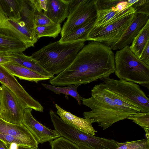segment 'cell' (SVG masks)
<instances>
[{
	"instance_id": "1",
	"label": "cell",
	"mask_w": 149,
	"mask_h": 149,
	"mask_svg": "<svg viewBox=\"0 0 149 149\" xmlns=\"http://www.w3.org/2000/svg\"><path fill=\"white\" fill-rule=\"evenodd\" d=\"M115 70L114 54L110 47L93 41L84 46L70 65L49 82L55 86H79L109 77Z\"/></svg>"
},
{
	"instance_id": "2",
	"label": "cell",
	"mask_w": 149,
	"mask_h": 149,
	"mask_svg": "<svg viewBox=\"0 0 149 149\" xmlns=\"http://www.w3.org/2000/svg\"><path fill=\"white\" fill-rule=\"evenodd\" d=\"M91 96L88 98L81 97L83 104L91 111L84 112V118L92 119L103 130L113 124L127 119L137 112L128 111L118 106L104 90L102 83L95 85L91 91Z\"/></svg>"
},
{
	"instance_id": "3",
	"label": "cell",
	"mask_w": 149,
	"mask_h": 149,
	"mask_svg": "<svg viewBox=\"0 0 149 149\" xmlns=\"http://www.w3.org/2000/svg\"><path fill=\"white\" fill-rule=\"evenodd\" d=\"M85 42L61 43L58 41L51 42L31 56L46 71L53 75H58L72 62Z\"/></svg>"
},
{
	"instance_id": "4",
	"label": "cell",
	"mask_w": 149,
	"mask_h": 149,
	"mask_svg": "<svg viewBox=\"0 0 149 149\" xmlns=\"http://www.w3.org/2000/svg\"><path fill=\"white\" fill-rule=\"evenodd\" d=\"M116 76L120 80L137 83L149 89V66L126 46L114 55Z\"/></svg>"
},
{
	"instance_id": "5",
	"label": "cell",
	"mask_w": 149,
	"mask_h": 149,
	"mask_svg": "<svg viewBox=\"0 0 149 149\" xmlns=\"http://www.w3.org/2000/svg\"><path fill=\"white\" fill-rule=\"evenodd\" d=\"M105 87L141 112H149V99L137 84L109 77L100 79Z\"/></svg>"
},
{
	"instance_id": "6",
	"label": "cell",
	"mask_w": 149,
	"mask_h": 149,
	"mask_svg": "<svg viewBox=\"0 0 149 149\" xmlns=\"http://www.w3.org/2000/svg\"><path fill=\"white\" fill-rule=\"evenodd\" d=\"M135 15H127L103 27H93L88 35L87 40L111 47L119 40L132 22Z\"/></svg>"
},
{
	"instance_id": "7",
	"label": "cell",
	"mask_w": 149,
	"mask_h": 149,
	"mask_svg": "<svg viewBox=\"0 0 149 149\" xmlns=\"http://www.w3.org/2000/svg\"><path fill=\"white\" fill-rule=\"evenodd\" d=\"M96 0H83L68 14L61 32V37L72 31L86 22L97 17Z\"/></svg>"
},
{
	"instance_id": "8",
	"label": "cell",
	"mask_w": 149,
	"mask_h": 149,
	"mask_svg": "<svg viewBox=\"0 0 149 149\" xmlns=\"http://www.w3.org/2000/svg\"><path fill=\"white\" fill-rule=\"evenodd\" d=\"M15 95L4 85L0 86V118L8 122L22 123L25 110Z\"/></svg>"
},
{
	"instance_id": "9",
	"label": "cell",
	"mask_w": 149,
	"mask_h": 149,
	"mask_svg": "<svg viewBox=\"0 0 149 149\" xmlns=\"http://www.w3.org/2000/svg\"><path fill=\"white\" fill-rule=\"evenodd\" d=\"M0 35L19 40L27 48L34 47L38 40L23 22L10 19L5 14L0 5Z\"/></svg>"
},
{
	"instance_id": "10",
	"label": "cell",
	"mask_w": 149,
	"mask_h": 149,
	"mask_svg": "<svg viewBox=\"0 0 149 149\" xmlns=\"http://www.w3.org/2000/svg\"><path fill=\"white\" fill-rule=\"evenodd\" d=\"M0 83L15 95L25 109L31 108L37 111H43V107L41 104L31 97L14 76L0 65Z\"/></svg>"
},
{
	"instance_id": "11",
	"label": "cell",
	"mask_w": 149,
	"mask_h": 149,
	"mask_svg": "<svg viewBox=\"0 0 149 149\" xmlns=\"http://www.w3.org/2000/svg\"><path fill=\"white\" fill-rule=\"evenodd\" d=\"M32 109L31 108L25 109L22 123L32 133L38 144L49 142L61 136L55 130L46 127L35 119L32 114Z\"/></svg>"
},
{
	"instance_id": "12",
	"label": "cell",
	"mask_w": 149,
	"mask_h": 149,
	"mask_svg": "<svg viewBox=\"0 0 149 149\" xmlns=\"http://www.w3.org/2000/svg\"><path fill=\"white\" fill-rule=\"evenodd\" d=\"M149 15L135 14L134 18L119 40L110 47L112 50H119L129 46L149 20Z\"/></svg>"
},
{
	"instance_id": "13",
	"label": "cell",
	"mask_w": 149,
	"mask_h": 149,
	"mask_svg": "<svg viewBox=\"0 0 149 149\" xmlns=\"http://www.w3.org/2000/svg\"><path fill=\"white\" fill-rule=\"evenodd\" d=\"M0 133L9 134L25 142L30 147L38 148L36 139L29 129L22 123H11L0 118Z\"/></svg>"
},
{
	"instance_id": "14",
	"label": "cell",
	"mask_w": 149,
	"mask_h": 149,
	"mask_svg": "<svg viewBox=\"0 0 149 149\" xmlns=\"http://www.w3.org/2000/svg\"><path fill=\"white\" fill-rule=\"evenodd\" d=\"M0 56L6 58L11 62L29 69L38 74L52 79L54 75L43 68L31 56L24 54L22 52H0Z\"/></svg>"
},
{
	"instance_id": "15",
	"label": "cell",
	"mask_w": 149,
	"mask_h": 149,
	"mask_svg": "<svg viewBox=\"0 0 149 149\" xmlns=\"http://www.w3.org/2000/svg\"><path fill=\"white\" fill-rule=\"evenodd\" d=\"M55 106L57 109L56 113L68 124L82 132L93 135H95L97 132L92 126V119L78 117L63 109L57 104H55Z\"/></svg>"
},
{
	"instance_id": "16",
	"label": "cell",
	"mask_w": 149,
	"mask_h": 149,
	"mask_svg": "<svg viewBox=\"0 0 149 149\" xmlns=\"http://www.w3.org/2000/svg\"><path fill=\"white\" fill-rule=\"evenodd\" d=\"M70 0H47V10L44 13L53 22L60 24L68 15Z\"/></svg>"
},
{
	"instance_id": "17",
	"label": "cell",
	"mask_w": 149,
	"mask_h": 149,
	"mask_svg": "<svg viewBox=\"0 0 149 149\" xmlns=\"http://www.w3.org/2000/svg\"><path fill=\"white\" fill-rule=\"evenodd\" d=\"M12 74L23 79L37 83L43 80L51 79L50 77L41 75L29 69L11 61L1 65Z\"/></svg>"
},
{
	"instance_id": "18",
	"label": "cell",
	"mask_w": 149,
	"mask_h": 149,
	"mask_svg": "<svg viewBox=\"0 0 149 149\" xmlns=\"http://www.w3.org/2000/svg\"><path fill=\"white\" fill-rule=\"evenodd\" d=\"M135 13L132 6L120 11L112 9L98 11L96 19L93 27H103L111 24L127 15Z\"/></svg>"
},
{
	"instance_id": "19",
	"label": "cell",
	"mask_w": 149,
	"mask_h": 149,
	"mask_svg": "<svg viewBox=\"0 0 149 149\" xmlns=\"http://www.w3.org/2000/svg\"><path fill=\"white\" fill-rule=\"evenodd\" d=\"M37 9L42 10L39 0H22L20 21L23 22L31 31L34 27V17Z\"/></svg>"
},
{
	"instance_id": "20",
	"label": "cell",
	"mask_w": 149,
	"mask_h": 149,
	"mask_svg": "<svg viewBox=\"0 0 149 149\" xmlns=\"http://www.w3.org/2000/svg\"><path fill=\"white\" fill-rule=\"evenodd\" d=\"M96 19L89 21L70 33L61 37L59 42L70 43L87 41L88 35L93 27Z\"/></svg>"
},
{
	"instance_id": "21",
	"label": "cell",
	"mask_w": 149,
	"mask_h": 149,
	"mask_svg": "<svg viewBox=\"0 0 149 149\" xmlns=\"http://www.w3.org/2000/svg\"><path fill=\"white\" fill-rule=\"evenodd\" d=\"M149 42V20L133 39L130 47L139 59L144 47Z\"/></svg>"
},
{
	"instance_id": "22",
	"label": "cell",
	"mask_w": 149,
	"mask_h": 149,
	"mask_svg": "<svg viewBox=\"0 0 149 149\" xmlns=\"http://www.w3.org/2000/svg\"><path fill=\"white\" fill-rule=\"evenodd\" d=\"M22 0H0V5L8 17L20 21Z\"/></svg>"
},
{
	"instance_id": "23",
	"label": "cell",
	"mask_w": 149,
	"mask_h": 149,
	"mask_svg": "<svg viewBox=\"0 0 149 149\" xmlns=\"http://www.w3.org/2000/svg\"><path fill=\"white\" fill-rule=\"evenodd\" d=\"M27 49L20 40L0 35V52H22Z\"/></svg>"
},
{
	"instance_id": "24",
	"label": "cell",
	"mask_w": 149,
	"mask_h": 149,
	"mask_svg": "<svg viewBox=\"0 0 149 149\" xmlns=\"http://www.w3.org/2000/svg\"><path fill=\"white\" fill-rule=\"evenodd\" d=\"M61 29L60 24L54 22L48 25L35 26L32 32L38 39L43 37L55 38L61 33Z\"/></svg>"
},
{
	"instance_id": "25",
	"label": "cell",
	"mask_w": 149,
	"mask_h": 149,
	"mask_svg": "<svg viewBox=\"0 0 149 149\" xmlns=\"http://www.w3.org/2000/svg\"><path fill=\"white\" fill-rule=\"evenodd\" d=\"M42 85L46 88L50 90L54 93L58 95L61 93L64 94L67 100L68 99V95L71 96L77 101L78 104L80 105L81 103V96L77 91V88L79 86L78 85H69L65 87H58L53 85L42 83Z\"/></svg>"
},
{
	"instance_id": "26",
	"label": "cell",
	"mask_w": 149,
	"mask_h": 149,
	"mask_svg": "<svg viewBox=\"0 0 149 149\" xmlns=\"http://www.w3.org/2000/svg\"><path fill=\"white\" fill-rule=\"evenodd\" d=\"M127 119L132 120L143 128L147 139L149 140V112H137Z\"/></svg>"
},
{
	"instance_id": "27",
	"label": "cell",
	"mask_w": 149,
	"mask_h": 149,
	"mask_svg": "<svg viewBox=\"0 0 149 149\" xmlns=\"http://www.w3.org/2000/svg\"><path fill=\"white\" fill-rule=\"evenodd\" d=\"M117 143L118 147L116 149H149V140L147 139Z\"/></svg>"
},
{
	"instance_id": "28",
	"label": "cell",
	"mask_w": 149,
	"mask_h": 149,
	"mask_svg": "<svg viewBox=\"0 0 149 149\" xmlns=\"http://www.w3.org/2000/svg\"><path fill=\"white\" fill-rule=\"evenodd\" d=\"M51 149H79L77 146L62 136L49 142Z\"/></svg>"
},
{
	"instance_id": "29",
	"label": "cell",
	"mask_w": 149,
	"mask_h": 149,
	"mask_svg": "<svg viewBox=\"0 0 149 149\" xmlns=\"http://www.w3.org/2000/svg\"><path fill=\"white\" fill-rule=\"evenodd\" d=\"M132 6L135 11V13L149 15V0H137Z\"/></svg>"
},
{
	"instance_id": "30",
	"label": "cell",
	"mask_w": 149,
	"mask_h": 149,
	"mask_svg": "<svg viewBox=\"0 0 149 149\" xmlns=\"http://www.w3.org/2000/svg\"><path fill=\"white\" fill-rule=\"evenodd\" d=\"M53 23L42 11L36 10L34 17V27L48 25Z\"/></svg>"
},
{
	"instance_id": "31",
	"label": "cell",
	"mask_w": 149,
	"mask_h": 149,
	"mask_svg": "<svg viewBox=\"0 0 149 149\" xmlns=\"http://www.w3.org/2000/svg\"><path fill=\"white\" fill-rule=\"evenodd\" d=\"M122 0H96L98 11L111 9Z\"/></svg>"
},
{
	"instance_id": "32",
	"label": "cell",
	"mask_w": 149,
	"mask_h": 149,
	"mask_svg": "<svg viewBox=\"0 0 149 149\" xmlns=\"http://www.w3.org/2000/svg\"><path fill=\"white\" fill-rule=\"evenodd\" d=\"M0 139L6 144L13 143L19 145L29 146L25 142L21 139L8 134L0 133Z\"/></svg>"
},
{
	"instance_id": "33",
	"label": "cell",
	"mask_w": 149,
	"mask_h": 149,
	"mask_svg": "<svg viewBox=\"0 0 149 149\" xmlns=\"http://www.w3.org/2000/svg\"><path fill=\"white\" fill-rule=\"evenodd\" d=\"M139 59L149 66V42L143 49Z\"/></svg>"
},
{
	"instance_id": "34",
	"label": "cell",
	"mask_w": 149,
	"mask_h": 149,
	"mask_svg": "<svg viewBox=\"0 0 149 149\" xmlns=\"http://www.w3.org/2000/svg\"><path fill=\"white\" fill-rule=\"evenodd\" d=\"M132 6L127 3V0H122L114 7L111 9L114 11H121L127 7Z\"/></svg>"
},
{
	"instance_id": "35",
	"label": "cell",
	"mask_w": 149,
	"mask_h": 149,
	"mask_svg": "<svg viewBox=\"0 0 149 149\" xmlns=\"http://www.w3.org/2000/svg\"><path fill=\"white\" fill-rule=\"evenodd\" d=\"M83 0H70L68 8V14L73 11Z\"/></svg>"
},
{
	"instance_id": "36",
	"label": "cell",
	"mask_w": 149,
	"mask_h": 149,
	"mask_svg": "<svg viewBox=\"0 0 149 149\" xmlns=\"http://www.w3.org/2000/svg\"><path fill=\"white\" fill-rule=\"evenodd\" d=\"M40 6L42 10H43L44 11L47 10V0H39Z\"/></svg>"
},
{
	"instance_id": "37",
	"label": "cell",
	"mask_w": 149,
	"mask_h": 149,
	"mask_svg": "<svg viewBox=\"0 0 149 149\" xmlns=\"http://www.w3.org/2000/svg\"><path fill=\"white\" fill-rule=\"evenodd\" d=\"M10 61V60L8 58L0 56V65H2Z\"/></svg>"
},
{
	"instance_id": "38",
	"label": "cell",
	"mask_w": 149,
	"mask_h": 149,
	"mask_svg": "<svg viewBox=\"0 0 149 149\" xmlns=\"http://www.w3.org/2000/svg\"><path fill=\"white\" fill-rule=\"evenodd\" d=\"M9 149H18V145L15 143L6 144Z\"/></svg>"
},
{
	"instance_id": "39",
	"label": "cell",
	"mask_w": 149,
	"mask_h": 149,
	"mask_svg": "<svg viewBox=\"0 0 149 149\" xmlns=\"http://www.w3.org/2000/svg\"><path fill=\"white\" fill-rule=\"evenodd\" d=\"M0 149H9L7 144L0 139Z\"/></svg>"
},
{
	"instance_id": "40",
	"label": "cell",
	"mask_w": 149,
	"mask_h": 149,
	"mask_svg": "<svg viewBox=\"0 0 149 149\" xmlns=\"http://www.w3.org/2000/svg\"><path fill=\"white\" fill-rule=\"evenodd\" d=\"M18 149H39L38 148H33L29 146L18 145Z\"/></svg>"
}]
</instances>
